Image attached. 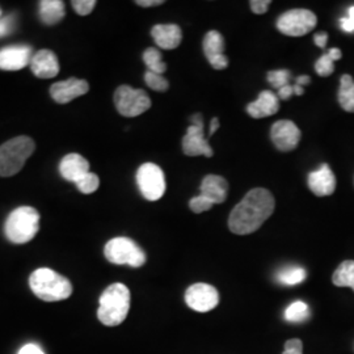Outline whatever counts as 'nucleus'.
<instances>
[{"label": "nucleus", "mask_w": 354, "mask_h": 354, "mask_svg": "<svg viewBox=\"0 0 354 354\" xmlns=\"http://www.w3.org/2000/svg\"><path fill=\"white\" fill-rule=\"evenodd\" d=\"M339 104L345 112L354 113V80L351 75H342L339 89Z\"/></svg>", "instance_id": "23"}, {"label": "nucleus", "mask_w": 354, "mask_h": 354, "mask_svg": "<svg viewBox=\"0 0 354 354\" xmlns=\"http://www.w3.org/2000/svg\"><path fill=\"white\" fill-rule=\"evenodd\" d=\"M307 277V272L301 266H288L277 273V281L286 286H294L302 283Z\"/></svg>", "instance_id": "25"}, {"label": "nucleus", "mask_w": 354, "mask_h": 354, "mask_svg": "<svg viewBox=\"0 0 354 354\" xmlns=\"http://www.w3.org/2000/svg\"><path fill=\"white\" fill-rule=\"evenodd\" d=\"M310 83H311V77H310V76L302 75L297 77V84L301 86V87L307 86V84H310Z\"/></svg>", "instance_id": "43"}, {"label": "nucleus", "mask_w": 354, "mask_h": 354, "mask_svg": "<svg viewBox=\"0 0 354 354\" xmlns=\"http://www.w3.org/2000/svg\"><path fill=\"white\" fill-rule=\"evenodd\" d=\"M270 138L279 151H292L299 145L301 130L290 120H279L272 127Z\"/></svg>", "instance_id": "12"}, {"label": "nucleus", "mask_w": 354, "mask_h": 354, "mask_svg": "<svg viewBox=\"0 0 354 354\" xmlns=\"http://www.w3.org/2000/svg\"><path fill=\"white\" fill-rule=\"evenodd\" d=\"M19 354H45L44 351L36 344H26L20 351Z\"/></svg>", "instance_id": "38"}, {"label": "nucleus", "mask_w": 354, "mask_h": 354, "mask_svg": "<svg viewBox=\"0 0 354 354\" xmlns=\"http://www.w3.org/2000/svg\"><path fill=\"white\" fill-rule=\"evenodd\" d=\"M33 58V50L26 45L6 46L0 50V70L19 71L29 66Z\"/></svg>", "instance_id": "13"}, {"label": "nucleus", "mask_w": 354, "mask_h": 354, "mask_svg": "<svg viewBox=\"0 0 354 354\" xmlns=\"http://www.w3.org/2000/svg\"><path fill=\"white\" fill-rule=\"evenodd\" d=\"M104 254L108 261L115 266L140 268L146 263V253L136 241L125 236H118L108 241L104 248Z\"/></svg>", "instance_id": "6"}, {"label": "nucleus", "mask_w": 354, "mask_h": 354, "mask_svg": "<svg viewBox=\"0 0 354 354\" xmlns=\"http://www.w3.org/2000/svg\"><path fill=\"white\" fill-rule=\"evenodd\" d=\"M270 4H272L270 0H252V1L250 3L252 12L256 13V15H263V13H266Z\"/></svg>", "instance_id": "37"}, {"label": "nucleus", "mask_w": 354, "mask_h": 354, "mask_svg": "<svg viewBox=\"0 0 354 354\" xmlns=\"http://www.w3.org/2000/svg\"><path fill=\"white\" fill-rule=\"evenodd\" d=\"M39 20L46 26H55L64 17V3L61 0H42L39 1Z\"/></svg>", "instance_id": "22"}, {"label": "nucleus", "mask_w": 354, "mask_h": 354, "mask_svg": "<svg viewBox=\"0 0 354 354\" xmlns=\"http://www.w3.org/2000/svg\"><path fill=\"white\" fill-rule=\"evenodd\" d=\"M88 91V83L86 80L70 77L64 82L54 83L50 87V96L58 104H67L79 96L86 95Z\"/></svg>", "instance_id": "15"}, {"label": "nucleus", "mask_w": 354, "mask_h": 354, "mask_svg": "<svg viewBox=\"0 0 354 354\" xmlns=\"http://www.w3.org/2000/svg\"><path fill=\"white\" fill-rule=\"evenodd\" d=\"M192 121V125L188 127L187 134L183 138V151L187 156L203 155L206 158H212L214 152L203 133V115L194 114Z\"/></svg>", "instance_id": "10"}, {"label": "nucleus", "mask_w": 354, "mask_h": 354, "mask_svg": "<svg viewBox=\"0 0 354 354\" xmlns=\"http://www.w3.org/2000/svg\"><path fill=\"white\" fill-rule=\"evenodd\" d=\"M308 188L317 196H330L336 189V177L328 165H323L317 171L308 175Z\"/></svg>", "instance_id": "16"}, {"label": "nucleus", "mask_w": 354, "mask_h": 354, "mask_svg": "<svg viewBox=\"0 0 354 354\" xmlns=\"http://www.w3.org/2000/svg\"><path fill=\"white\" fill-rule=\"evenodd\" d=\"M203 53L215 70H225L228 66V58L225 55V38L216 32L210 30L203 37Z\"/></svg>", "instance_id": "14"}, {"label": "nucleus", "mask_w": 354, "mask_h": 354, "mask_svg": "<svg viewBox=\"0 0 354 354\" xmlns=\"http://www.w3.org/2000/svg\"><path fill=\"white\" fill-rule=\"evenodd\" d=\"M35 147L33 140L26 136L3 143L0 146V176L10 177L19 174L32 156Z\"/></svg>", "instance_id": "5"}, {"label": "nucleus", "mask_w": 354, "mask_h": 354, "mask_svg": "<svg viewBox=\"0 0 354 354\" xmlns=\"http://www.w3.org/2000/svg\"><path fill=\"white\" fill-rule=\"evenodd\" d=\"M0 16H1V10H0ZM1 19V17H0Z\"/></svg>", "instance_id": "46"}, {"label": "nucleus", "mask_w": 354, "mask_h": 354, "mask_svg": "<svg viewBox=\"0 0 354 354\" xmlns=\"http://www.w3.org/2000/svg\"><path fill=\"white\" fill-rule=\"evenodd\" d=\"M266 79L269 84L273 88L281 89L285 86H289L290 82V71L288 70H276V71H269L266 74Z\"/></svg>", "instance_id": "29"}, {"label": "nucleus", "mask_w": 354, "mask_h": 354, "mask_svg": "<svg viewBox=\"0 0 354 354\" xmlns=\"http://www.w3.org/2000/svg\"><path fill=\"white\" fill-rule=\"evenodd\" d=\"M137 184L142 196L149 201H158L165 192V177L162 168L153 163L140 165L137 172Z\"/></svg>", "instance_id": "9"}, {"label": "nucleus", "mask_w": 354, "mask_h": 354, "mask_svg": "<svg viewBox=\"0 0 354 354\" xmlns=\"http://www.w3.org/2000/svg\"><path fill=\"white\" fill-rule=\"evenodd\" d=\"M304 344L299 339H291L285 342V349L282 354H304Z\"/></svg>", "instance_id": "35"}, {"label": "nucleus", "mask_w": 354, "mask_h": 354, "mask_svg": "<svg viewBox=\"0 0 354 354\" xmlns=\"http://www.w3.org/2000/svg\"><path fill=\"white\" fill-rule=\"evenodd\" d=\"M136 3L140 7H153V6H160L165 1L163 0H137Z\"/></svg>", "instance_id": "41"}, {"label": "nucleus", "mask_w": 354, "mask_h": 354, "mask_svg": "<svg viewBox=\"0 0 354 354\" xmlns=\"http://www.w3.org/2000/svg\"><path fill=\"white\" fill-rule=\"evenodd\" d=\"M96 6L95 0H74L73 1V7L75 10L77 15L80 16H87L93 11Z\"/></svg>", "instance_id": "33"}, {"label": "nucleus", "mask_w": 354, "mask_h": 354, "mask_svg": "<svg viewBox=\"0 0 354 354\" xmlns=\"http://www.w3.org/2000/svg\"><path fill=\"white\" fill-rule=\"evenodd\" d=\"M292 87H294V95H297V96H302V95H304V87H301V86H298V84H295V86H292Z\"/></svg>", "instance_id": "45"}, {"label": "nucleus", "mask_w": 354, "mask_h": 354, "mask_svg": "<svg viewBox=\"0 0 354 354\" xmlns=\"http://www.w3.org/2000/svg\"><path fill=\"white\" fill-rule=\"evenodd\" d=\"M279 109V96H276L272 91H263L257 100L247 105V113L253 118H266L277 113Z\"/></svg>", "instance_id": "20"}, {"label": "nucleus", "mask_w": 354, "mask_h": 354, "mask_svg": "<svg viewBox=\"0 0 354 354\" xmlns=\"http://www.w3.org/2000/svg\"><path fill=\"white\" fill-rule=\"evenodd\" d=\"M145 82L150 88L158 91V92H165L169 87V83H168V80L165 79V76L155 74L151 71H147L145 74Z\"/></svg>", "instance_id": "30"}, {"label": "nucleus", "mask_w": 354, "mask_h": 354, "mask_svg": "<svg viewBox=\"0 0 354 354\" xmlns=\"http://www.w3.org/2000/svg\"><path fill=\"white\" fill-rule=\"evenodd\" d=\"M285 319L289 323H301L310 317V308L308 304H304L302 301H297L291 304L286 310H285Z\"/></svg>", "instance_id": "27"}, {"label": "nucleus", "mask_w": 354, "mask_h": 354, "mask_svg": "<svg viewBox=\"0 0 354 354\" xmlns=\"http://www.w3.org/2000/svg\"><path fill=\"white\" fill-rule=\"evenodd\" d=\"M185 302L197 313H207L219 304V294L212 285L194 283L185 292Z\"/></svg>", "instance_id": "11"}, {"label": "nucleus", "mask_w": 354, "mask_h": 354, "mask_svg": "<svg viewBox=\"0 0 354 354\" xmlns=\"http://www.w3.org/2000/svg\"><path fill=\"white\" fill-rule=\"evenodd\" d=\"M333 58L327 54H323L319 59H317V64H315V71L319 76L322 77H327V76L332 75L333 71H335V64H333Z\"/></svg>", "instance_id": "31"}, {"label": "nucleus", "mask_w": 354, "mask_h": 354, "mask_svg": "<svg viewBox=\"0 0 354 354\" xmlns=\"http://www.w3.org/2000/svg\"><path fill=\"white\" fill-rule=\"evenodd\" d=\"M130 310V290L124 283H113L100 297L97 317L104 326H120Z\"/></svg>", "instance_id": "3"}, {"label": "nucleus", "mask_w": 354, "mask_h": 354, "mask_svg": "<svg viewBox=\"0 0 354 354\" xmlns=\"http://www.w3.org/2000/svg\"><path fill=\"white\" fill-rule=\"evenodd\" d=\"M221 127V124H219V120L214 117L213 120H212V122H210V131H209V136L212 137V136H214L215 131L219 129Z\"/></svg>", "instance_id": "42"}, {"label": "nucleus", "mask_w": 354, "mask_h": 354, "mask_svg": "<svg viewBox=\"0 0 354 354\" xmlns=\"http://www.w3.org/2000/svg\"><path fill=\"white\" fill-rule=\"evenodd\" d=\"M276 201L273 194L264 188L250 190L231 212L228 228L236 235H248L257 231L273 214Z\"/></svg>", "instance_id": "1"}, {"label": "nucleus", "mask_w": 354, "mask_h": 354, "mask_svg": "<svg viewBox=\"0 0 354 354\" xmlns=\"http://www.w3.org/2000/svg\"><path fill=\"white\" fill-rule=\"evenodd\" d=\"M39 230V214L35 207L21 206L8 215L4 223L6 238L13 244L33 241Z\"/></svg>", "instance_id": "4"}, {"label": "nucleus", "mask_w": 354, "mask_h": 354, "mask_svg": "<svg viewBox=\"0 0 354 354\" xmlns=\"http://www.w3.org/2000/svg\"><path fill=\"white\" fill-rule=\"evenodd\" d=\"M340 26L344 32H349V33H353L354 32V6L349 8L348 11V16L342 17L340 20Z\"/></svg>", "instance_id": "36"}, {"label": "nucleus", "mask_w": 354, "mask_h": 354, "mask_svg": "<svg viewBox=\"0 0 354 354\" xmlns=\"http://www.w3.org/2000/svg\"><path fill=\"white\" fill-rule=\"evenodd\" d=\"M328 54L333 58L335 62L339 61V59H342V53L340 49H330V50L328 51Z\"/></svg>", "instance_id": "44"}, {"label": "nucleus", "mask_w": 354, "mask_h": 354, "mask_svg": "<svg viewBox=\"0 0 354 354\" xmlns=\"http://www.w3.org/2000/svg\"><path fill=\"white\" fill-rule=\"evenodd\" d=\"M15 16L10 15L6 17L0 19V38L6 37L8 35H11L15 29Z\"/></svg>", "instance_id": "34"}, {"label": "nucleus", "mask_w": 354, "mask_h": 354, "mask_svg": "<svg viewBox=\"0 0 354 354\" xmlns=\"http://www.w3.org/2000/svg\"><path fill=\"white\" fill-rule=\"evenodd\" d=\"M59 172L64 180L70 183H76L88 174V160L79 153H68L59 163Z\"/></svg>", "instance_id": "18"}, {"label": "nucleus", "mask_w": 354, "mask_h": 354, "mask_svg": "<svg viewBox=\"0 0 354 354\" xmlns=\"http://www.w3.org/2000/svg\"><path fill=\"white\" fill-rule=\"evenodd\" d=\"M214 206V203H212L210 200H207L206 197H203V194L197 196V197H193L189 201L190 210L196 214H200L203 212H207L210 210L212 207Z\"/></svg>", "instance_id": "32"}, {"label": "nucleus", "mask_w": 354, "mask_h": 354, "mask_svg": "<svg viewBox=\"0 0 354 354\" xmlns=\"http://www.w3.org/2000/svg\"><path fill=\"white\" fill-rule=\"evenodd\" d=\"M317 24V15L308 10H291L279 16L277 28L289 37H302L310 33Z\"/></svg>", "instance_id": "8"}, {"label": "nucleus", "mask_w": 354, "mask_h": 354, "mask_svg": "<svg viewBox=\"0 0 354 354\" xmlns=\"http://www.w3.org/2000/svg\"><path fill=\"white\" fill-rule=\"evenodd\" d=\"M75 185L76 188L80 190L83 194H91V193L99 189L100 178L96 174L88 172L87 175L82 177L79 181H76Z\"/></svg>", "instance_id": "28"}, {"label": "nucleus", "mask_w": 354, "mask_h": 354, "mask_svg": "<svg viewBox=\"0 0 354 354\" xmlns=\"http://www.w3.org/2000/svg\"><path fill=\"white\" fill-rule=\"evenodd\" d=\"M151 36L155 44L165 49L174 50L183 41V32L176 24H159L152 28Z\"/></svg>", "instance_id": "19"}, {"label": "nucleus", "mask_w": 354, "mask_h": 354, "mask_svg": "<svg viewBox=\"0 0 354 354\" xmlns=\"http://www.w3.org/2000/svg\"><path fill=\"white\" fill-rule=\"evenodd\" d=\"M29 286L45 302L64 301L73 294L71 282L49 268L36 269L29 277Z\"/></svg>", "instance_id": "2"}, {"label": "nucleus", "mask_w": 354, "mask_h": 354, "mask_svg": "<svg viewBox=\"0 0 354 354\" xmlns=\"http://www.w3.org/2000/svg\"><path fill=\"white\" fill-rule=\"evenodd\" d=\"M114 105L124 117H137L151 108V100L143 89L121 86L114 92Z\"/></svg>", "instance_id": "7"}, {"label": "nucleus", "mask_w": 354, "mask_h": 354, "mask_svg": "<svg viewBox=\"0 0 354 354\" xmlns=\"http://www.w3.org/2000/svg\"><path fill=\"white\" fill-rule=\"evenodd\" d=\"M294 95V87L292 86H285L283 88L279 89V99L281 100H289Z\"/></svg>", "instance_id": "40"}, {"label": "nucleus", "mask_w": 354, "mask_h": 354, "mask_svg": "<svg viewBox=\"0 0 354 354\" xmlns=\"http://www.w3.org/2000/svg\"><path fill=\"white\" fill-rule=\"evenodd\" d=\"M327 41H328V35H327L326 32H320V33H317V35L314 36V42H315V45L319 46L320 49H324V48H326Z\"/></svg>", "instance_id": "39"}, {"label": "nucleus", "mask_w": 354, "mask_h": 354, "mask_svg": "<svg viewBox=\"0 0 354 354\" xmlns=\"http://www.w3.org/2000/svg\"><path fill=\"white\" fill-rule=\"evenodd\" d=\"M30 70L39 79L54 77L59 73L58 58L53 51L42 49L33 55L30 62Z\"/></svg>", "instance_id": "17"}, {"label": "nucleus", "mask_w": 354, "mask_h": 354, "mask_svg": "<svg viewBox=\"0 0 354 354\" xmlns=\"http://www.w3.org/2000/svg\"><path fill=\"white\" fill-rule=\"evenodd\" d=\"M228 183L225 177L218 175L205 176L201 184V194L212 203H222L227 198Z\"/></svg>", "instance_id": "21"}, {"label": "nucleus", "mask_w": 354, "mask_h": 354, "mask_svg": "<svg viewBox=\"0 0 354 354\" xmlns=\"http://www.w3.org/2000/svg\"><path fill=\"white\" fill-rule=\"evenodd\" d=\"M143 62L147 66L149 71L159 75H162L167 70V64L162 59V53L155 48H149L143 53Z\"/></svg>", "instance_id": "26"}, {"label": "nucleus", "mask_w": 354, "mask_h": 354, "mask_svg": "<svg viewBox=\"0 0 354 354\" xmlns=\"http://www.w3.org/2000/svg\"><path fill=\"white\" fill-rule=\"evenodd\" d=\"M333 285L339 288H352L354 290V260L342 263L332 276Z\"/></svg>", "instance_id": "24"}]
</instances>
